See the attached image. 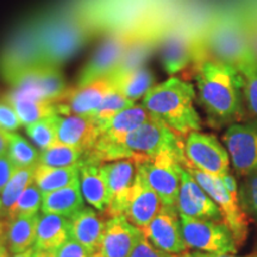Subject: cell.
Listing matches in <instances>:
<instances>
[{"instance_id":"1","label":"cell","mask_w":257,"mask_h":257,"mask_svg":"<svg viewBox=\"0 0 257 257\" xmlns=\"http://www.w3.org/2000/svg\"><path fill=\"white\" fill-rule=\"evenodd\" d=\"M198 100L208 121L216 127L239 123L245 118L243 76L232 66L210 59L195 73Z\"/></svg>"},{"instance_id":"2","label":"cell","mask_w":257,"mask_h":257,"mask_svg":"<svg viewBox=\"0 0 257 257\" xmlns=\"http://www.w3.org/2000/svg\"><path fill=\"white\" fill-rule=\"evenodd\" d=\"M195 98L197 92L192 83L172 76L154 86L144 95L142 105L153 118L185 137L193 131H200L202 126L194 106Z\"/></svg>"},{"instance_id":"3","label":"cell","mask_w":257,"mask_h":257,"mask_svg":"<svg viewBox=\"0 0 257 257\" xmlns=\"http://www.w3.org/2000/svg\"><path fill=\"white\" fill-rule=\"evenodd\" d=\"M42 67L60 68L89 38L88 29L76 18L50 14L37 18Z\"/></svg>"},{"instance_id":"4","label":"cell","mask_w":257,"mask_h":257,"mask_svg":"<svg viewBox=\"0 0 257 257\" xmlns=\"http://www.w3.org/2000/svg\"><path fill=\"white\" fill-rule=\"evenodd\" d=\"M42 67L38 21L22 23L0 49V78L12 86L30 70Z\"/></svg>"},{"instance_id":"5","label":"cell","mask_w":257,"mask_h":257,"mask_svg":"<svg viewBox=\"0 0 257 257\" xmlns=\"http://www.w3.org/2000/svg\"><path fill=\"white\" fill-rule=\"evenodd\" d=\"M150 117L143 105L134 104L125 108L100 128L95 144L82 160L101 165L121 159H133L125 147V140Z\"/></svg>"},{"instance_id":"6","label":"cell","mask_w":257,"mask_h":257,"mask_svg":"<svg viewBox=\"0 0 257 257\" xmlns=\"http://www.w3.org/2000/svg\"><path fill=\"white\" fill-rule=\"evenodd\" d=\"M207 46L214 56L213 60L232 66L239 73L257 63L250 37L234 21L224 19L214 24L208 34Z\"/></svg>"},{"instance_id":"7","label":"cell","mask_w":257,"mask_h":257,"mask_svg":"<svg viewBox=\"0 0 257 257\" xmlns=\"http://www.w3.org/2000/svg\"><path fill=\"white\" fill-rule=\"evenodd\" d=\"M191 173L195 181L201 188L210 195V198L217 204L223 214L224 223L230 227L238 249L246 240L249 232V221L245 211L240 206L238 195L232 194L225 187L220 176L208 174L202 170L189 165L187 161L181 163Z\"/></svg>"},{"instance_id":"8","label":"cell","mask_w":257,"mask_h":257,"mask_svg":"<svg viewBox=\"0 0 257 257\" xmlns=\"http://www.w3.org/2000/svg\"><path fill=\"white\" fill-rule=\"evenodd\" d=\"M137 166L143 169L148 182L166 206H176L181 185V170L186 157L175 153H162L155 157L134 156Z\"/></svg>"},{"instance_id":"9","label":"cell","mask_w":257,"mask_h":257,"mask_svg":"<svg viewBox=\"0 0 257 257\" xmlns=\"http://www.w3.org/2000/svg\"><path fill=\"white\" fill-rule=\"evenodd\" d=\"M182 236L188 249L206 253H236L238 250L230 227L224 221L180 216Z\"/></svg>"},{"instance_id":"10","label":"cell","mask_w":257,"mask_h":257,"mask_svg":"<svg viewBox=\"0 0 257 257\" xmlns=\"http://www.w3.org/2000/svg\"><path fill=\"white\" fill-rule=\"evenodd\" d=\"M184 138L162 121L150 117L125 140L131 157H155L162 153H175L185 157Z\"/></svg>"},{"instance_id":"11","label":"cell","mask_w":257,"mask_h":257,"mask_svg":"<svg viewBox=\"0 0 257 257\" xmlns=\"http://www.w3.org/2000/svg\"><path fill=\"white\" fill-rule=\"evenodd\" d=\"M186 161L208 174L223 176L230 173V155L214 135L193 131L184 138Z\"/></svg>"},{"instance_id":"12","label":"cell","mask_w":257,"mask_h":257,"mask_svg":"<svg viewBox=\"0 0 257 257\" xmlns=\"http://www.w3.org/2000/svg\"><path fill=\"white\" fill-rule=\"evenodd\" d=\"M223 142L237 175L246 178L257 172V119L230 125Z\"/></svg>"},{"instance_id":"13","label":"cell","mask_w":257,"mask_h":257,"mask_svg":"<svg viewBox=\"0 0 257 257\" xmlns=\"http://www.w3.org/2000/svg\"><path fill=\"white\" fill-rule=\"evenodd\" d=\"M131 38L133 35L125 32H117L106 38L80 70L75 87H82L108 78L117 67Z\"/></svg>"},{"instance_id":"14","label":"cell","mask_w":257,"mask_h":257,"mask_svg":"<svg viewBox=\"0 0 257 257\" xmlns=\"http://www.w3.org/2000/svg\"><path fill=\"white\" fill-rule=\"evenodd\" d=\"M142 231L154 246L170 255H180L188 249L182 236L181 220L176 206L162 205L159 213Z\"/></svg>"},{"instance_id":"15","label":"cell","mask_w":257,"mask_h":257,"mask_svg":"<svg viewBox=\"0 0 257 257\" xmlns=\"http://www.w3.org/2000/svg\"><path fill=\"white\" fill-rule=\"evenodd\" d=\"M106 182L110 192V202L107 210L104 212L106 219L117 216H124L127 206L135 178H136V163L134 159H121L112 162L101 163Z\"/></svg>"},{"instance_id":"16","label":"cell","mask_w":257,"mask_h":257,"mask_svg":"<svg viewBox=\"0 0 257 257\" xmlns=\"http://www.w3.org/2000/svg\"><path fill=\"white\" fill-rule=\"evenodd\" d=\"M113 88V83L108 78L82 87L68 88L61 98L54 101L57 114L91 117Z\"/></svg>"},{"instance_id":"17","label":"cell","mask_w":257,"mask_h":257,"mask_svg":"<svg viewBox=\"0 0 257 257\" xmlns=\"http://www.w3.org/2000/svg\"><path fill=\"white\" fill-rule=\"evenodd\" d=\"M176 208L180 216L224 221L223 214L216 202L212 200L184 166L181 170V185L176 200Z\"/></svg>"},{"instance_id":"18","label":"cell","mask_w":257,"mask_h":257,"mask_svg":"<svg viewBox=\"0 0 257 257\" xmlns=\"http://www.w3.org/2000/svg\"><path fill=\"white\" fill-rule=\"evenodd\" d=\"M136 169V178L128 195L124 217H126L131 224L142 230L159 213L163 204L157 193L148 182L143 169L137 165Z\"/></svg>"},{"instance_id":"19","label":"cell","mask_w":257,"mask_h":257,"mask_svg":"<svg viewBox=\"0 0 257 257\" xmlns=\"http://www.w3.org/2000/svg\"><path fill=\"white\" fill-rule=\"evenodd\" d=\"M143 231L124 216L108 218L100 246L92 257H130Z\"/></svg>"},{"instance_id":"20","label":"cell","mask_w":257,"mask_h":257,"mask_svg":"<svg viewBox=\"0 0 257 257\" xmlns=\"http://www.w3.org/2000/svg\"><path fill=\"white\" fill-rule=\"evenodd\" d=\"M99 126L88 115H57V142L87 154L98 140Z\"/></svg>"},{"instance_id":"21","label":"cell","mask_w":257,"mask_h":257,"mask_svg":"<svg viewBox=\"0 0 257 257\" xmlns=\"http://www.w3.org/2000/svg\"><path fill=\"white\" fill-rule=\"evenodd\" d=\"M70 236L87 250L91 257L100 246L106 221L91 207H83L69 218Z\"/></svg>"},{"instance_id":"22","label":"cell","mask_w":257,"mask_h":257,"mask_svg":"<svg viewBox=\"0 0 257 257\" xmlns=\"http://www.w3.org/2000/svg\"><path fill=\"white\" fill-rule=\"evenodd\" d=\"M193 55L191 40L179 29L169 31L161 41L160 59L163 69L168 75H175L188 67Z\"/></svg>"},{"instance_id":"23","label":"cell","mask_w":257,"mask_h":257,"mask_svg":"<svg viewBox=\"0 0 257 257\" xmlns=\"http://www.w3.org/2000/svg\"><path fill=\"white\" fill-rule=\"evenodd\" d=\"M81 175V192L83 199L99 212L107 210L110 202V192L106 178L101 170V165L88 161L80 162Z\"/></svg>"},{"instance_id":"24","label":"cell","mask_w":257,"mask_h":257,"mask_svg":"<svg viewBox=\"0 0 257 257\" xmlns=\"http://www.w3.org/2000/svg\"><path fill=\"white\" fill-rule=\"evenodd\" d=\"M85 205L80 180L56 191L43 193L41 211L44 214H57L70 218Z\"/></svg>"},{"instance_id":"25","label":"cell","mask_w":257,"mask_h":257,"mask_svg":"<svg viewBox=\"0 0 257 257\" xmlns=\"http://www.w3.org/2000/svg\"><path fill=\"white\" fill-rule=\"evenodd\" d=\"M69 219L57 214L40 216L35 249L54 251L70 238Z\"/></svg>"},{"instance_id":"26","label":"cell","mask_w":257,"mask_h":257,"mask_svg":"<svg viewBox=\"0 0 257 257\" xmlns=\"http://www.w3.org/2000/svg\"><path fill=\"white\" fill-rule=\"evenodd\" d=\"M155 43L150 37H134L125 48L119 62L115 67L108 79L112 82L123 78L126 74L134 72L141 67L146 66V61L153 54Z\"/></svg>"},{"instance_id":"27","label":"cell","mask_w":257,"mask_h":257,"mask_svg":"<svg viewBox=\"0 0 257 257\" xmlns=\"http://www.w3.org/2000/svg\"><path fill=\"white\" fill-rule=\"evenodd\" d=\"M38 220L40 216L37 213L32 216H22L8 221L5 244L10 252L18 253L34 248L32 245L36 242Z\"/></svg>"},{"instance_id":"28","label":"cell","mask_w":257,"mask_h":257,"mask_svg":"<svg viewBox=\"0 0 257 257\" xmlns=\"http://www.w3.org/2000/svg\"><path fill=\"white\" fill-rule=\"evenodd\" d=\"M80 165L69 167H50L37 163L35 168L34 181L42 193H48L63 188L78 181Z\"/></svg>"},{"instance_id":"29","label":"cell","mask_w":257,"mask_h":257,"mask_svg":"<svg viewBox=\"0 0 257 257\" xmlns=\"http://www.w3.org/2000/svg\"><path fill=\"white\" fill-rule=\"evenodd\" d=\"M113 87L126 96L128 100L136 102L155 86V76L146 66L126 74L123 78L115 80Z\"/></svg>"},{"instance_id":"30","label":"cell","mask_w":257,"mask_h":257,"mask_svg":"<svg viewBox=\"0 0 257 257\" xmlns=\"http://www.w3.org/2000/svg\"><path fill=\"white\" fill-rule=\"evenodd\" d=\"M4 100L9 101L18 114L22 125H30L35 121L57 114L55 102L49 100H38V99L16 98L5 95Z\"/></svg>"},{"instance_id":"31","label":"cell","mask_w":257,"mask_h":257,"mask_svg":"<svg viewBox=\"0 0 257 257\" xmlns=\"http://www.w3.org/2000/svg\"><path fill=\"white\" fill-rule=\"evenodd\" d=\"M34 79L42 98L49 101H56L67 89V81L60 68L40 67L34 70Z\"/></svg>"},{"instance_id":"32","label":"cell","mask_w":257,"mask_h":257,"mask_svg":"<svg viewBox=\"0 0 257 257\" xmlns=\"http://www.w3.org/2000/svg\"><path fill=\"white\" fill-rule=\"evenodd\" d=\"M85 153L79 148L56 142L47 149L41 150L38 163L50 167H69L80 165Z\"/></svg>"},{"instance_id":"33","label":"cell","mask_w":257,"mask_h":257,"mask_svg":"<svg viewBox=\"0 0 257 257\" xmlns=\"http://www.w3.org/2000/svg\"><path fill=\"white\" fill-rule=\"evenodd\" d=\"M35 168H36V166L25 167V168H16L14 175L11 176L8 185L5 186V188L2 192L3 207L2 212H0V217L4 216L6 212L14 206L19 195L34 181Z\"/></svg>"},{"instance_id":"34","label":"cell","mask_w":257,"mask_h":257,"mask_svg":"<svg viewBox=\"0 0 257 257\" xmlns=\"http://www.w3.org/2000/svg\"><path fill=\"white\" fill-rule=\"evenodd\" d=\"M42 195H43V193L37 187L35 181H32L24 189L23 193L19 195V198L14 204V206L6 212L3 218L6 221H11L22 216L37 214L38 210H41L42 206Z\"/></svg>"},{"instance_id":"35","label":"cell","mask_w":257,"mask_h":257,"mask_svg":"<svg viewBox=\"0 0 257 257\" xmlns=\"http://www.w3.org/2000/svg\"><path fill=\"white\" fill-rule=\"evenodd\" d=\"M8 156L16 168H25L37 166L40 152L21 135L10 133Z\"/></svg>"},{"instance_id":"36","label":"cell","mask_w":257,"mask_h":257,"mask_svg":"<svg viewBox=\"0 0 257 257\" xmlns=\"http://www.w3.org/2000/svg\"><path fill=\"white\" fill-rule=\"evenodd\" d=\"M136 102L128 100L126 96L121 94L119 91L113 88L112 91L105 96L104 101L99 106L98 110L93 113L91 117L94 119L96 125L99 126V130L107 124L114 115H117L119 112L124 111L125 108L130 107Z\"/></svg>"},{"instance_id":"37","label":"cell","mask_w":257,"mask_h":257,"mask_svg":"<svg viewBox=\"0 0 257 257\" xmlns=\"http://www.w3.org/2000/svg\"><path fill=\"white\" fill-rule=\"evenodd\" d=\"M57 115L59 114L50 115L25 126L28 136L41 150L47 149L57 142Z\"/></svg>"},{"instance_id":"38","label":"cell","mask_w":257,"mask_h":257,"mask_svg":"<svg viewBox=\"0 0 257 257\" xmlns=\"http://www.w3.org/2000/svg\"><path fill=\"white\" fill-rule=\"evenodd\" d=\"M238 199L245 213L257 219V172L244 178L238 191Z\"/></svg>"},{"instance_id":"39","label":"cell","mask_w":257,"mask_h":257,"mask_svg":"<svg viewBox=\"0 0 257 257\" xmlns=\"http://www.w3.org/2000/svg\"><path fill=\"white\" fill-rule=\"evenodd\" d=\"M240 74L243 76V94L246 107L257 118V63Z\"/></svg>"},{"instance_id":"40","label":"cell","mask_w":257,"mask_h":257,"mask_svg":"<svg viewBox=\"0 0 257 257\" xmlns=\"http://www.w3.org/2000/svg\"><path fill=\"white\" fill-rule=\"evenodd\" d=\"M22 126L21 119L16 113L15 108L9 101L3 99L0 101V127L9 133H15Z\"/></svg>"},{"instance_id":"41","label":"cell","mask_w":257,"mask_h":257,"mask_svg":"<svg viewBox=\"0 0 257 257\" xmlns=\"http://www.w3.org/2000/svg\"><path fill=\"white\" fill-rule=\"evenodd\" d=\"M130 257H175V255H170V253L157 249L143 234L142 238L138 240L136 246L134 248Z\"/></svg>"},{"instance_id":"42","label":"cell","mask_w":257,"mask_h":257,"mask_svg":"<svg viewBox=\"0 0 257 257\" xmlns=\"http://www.w3.org/2000/svg\"><path fill=\"white\" fill-rule=\"evenodd\" d=\"M55 253L56 257H91L87 250L72 237L59 249H56Z\"/></svg>"},{"instance_id":"43","label":"cell","mask_w":257,"mask_h":257,"mask_svg":"<svg viewBox=\"0 0 257 257\" xmlns=\"http://www.w3.org/2000/svg\"><path fill=\"white\" fill-rule=\"evenodd\" d=\"M15 170L16 166L12 163V161L10 160L8 154L4 156H0V193L3 192L5 186L8 185L11 176L14 175Z\"/></svg>"},{"instance_id":"44","label":"cell","mask_w":257,"mask_h":257,"mask_svg":"<svg viewBox=\"0 0 257 257\" xmlns=\"http://www.w3.org/2000/svg\"><path fill=\"white\" fill-rule=\"evenodd\" d=\"M220 179H221V181H223V184L225 187H226L227 191H229L230 193H232V194L238 195V185H237V180L234 179L233 176L230 174V173L220 176Z\"/></svg>"},{"instance_id":"45","label":"cell","mask_w":257,"mask_h":257,"mask_svg":"<svg viewBox=\"0 0 257 257\" xmlns=\"http://www.w3.org/2000/svg\"><path fill=\"white\" fill-rule=\"evenodd\" d=\"M9 142H10V133L9 131L3 130V128L0 127V156H4L8 154Z\"/></svg>"},{"instance_id":"46","label":"cell","mask_w":257,"mask_h":257,"mask_svg":"<svg viewBox=\"0 0 257 257\" xmlns=\"http://www.w3.org/2000/svg\"><path fill=\"white\" fill-rule=\"evenodd\" d=\"M191 257H257V253H253V255L249 256H236L233 253H206V252H188Z\"/></svg>"},{"instance_id":"47","label":"cell","mask_w":257,"mask_h":257,"mask_svg":"<svg viewBox=\"0 0 257 257\" xmlns=\"http://www.w3.org/2000/svg\"><path fill=\"white\" fill-rule=\"evenodd\" d=\"M34 257H56V253H55V250H54V251H47V250L35 249Z\"/></svg>"},{"instance_id":"48","label":"cell","mask_w":257,"mask_h":257,"mask_svg":"<svg viewBox=\"0 0 257 257\" xmlns=\"http://www.w3.org/2000/svg\"><path fill=\"white\" fill-rule=\"evenodd\" d=\"M34 252H35V246L34 248L25 250V251H23V252L14 253V256L12 257H34Z\"/></svg>"},{"instance_id":"49","label":"cell","mask_w":257,"mask_h":257,"mask_svg":"<svg viewBox=\"0 0 257 257\" xmlns=\"http://www.w3.org/2000/svg\"><path fill=\"white\" fill-rule=\"evenodd\" d=\"M6 229H8V221L5 219H0V239H5Z\"/></svg>"},{"instance_id":"50","label":"cell","mask_w":257,"mask_h":257,"mask_svg":"<svg viewBox=\"0 0 257 257\" xmlns=\"http://www.w3.org/2000/svg\"><path fill=\"white\" fill-rule=\"evenodd\" d=\"M0 257H9L8 246H6L4 239H0Z\"/></svg>"},{"instance_id":"51","label":"cell","mask_w":257,"mask_h":257,"mask_svg":"<svg viewBox=\"0 0 257 257\" xmlns=\"http://www.w3.org/2000/svg\"><path fill=\"white\" fill-rule=\"evenodd\" d=\"M175 257H191V256H189L188 251H186L184 253H180V255H175Z\"/></svg>"},{"instance_id":"52","label":"cell","mask_w":257,"mask_h":257,"mask_svg":"<svg viewBox=\"0 0 257 257\" xmlns=\"http://www.w3.org/2000/svg\"><path fill=\"white\" fill-rule=\"evenodd\" d=\"M2 207H3V201H2V198H0V212H2Z\"/></svg>"}]
</instances>
